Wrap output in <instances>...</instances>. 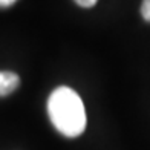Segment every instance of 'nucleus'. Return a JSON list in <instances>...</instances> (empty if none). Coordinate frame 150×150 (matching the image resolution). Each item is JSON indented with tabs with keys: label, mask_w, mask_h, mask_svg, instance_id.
Returning a JSON list of instances; mask_svg holds the SVG:
<instances>
[{
	"label": "nucleus",
	"mask_w": 150,
	"mask_h": 150,
	"mask_svg": "<svg viewBox=\"0 0 150 150\" xmlns=\"http://www.w3.org/2000/svg\"><path fill=\"white\" fill-rule=\"evenodd\" d=\"M47 113L54 127L67 138H77L86 129L84 104L71 87H57L49 95Z\"/></svg>",
	"instance_id": "f257e3e1"
},
{
	"label": "nucleus",
	"mask_w": 150,
	"mask_h": 150,
	"mask_svg": "<svg viewBox=\"0 0 150 150\" xmlns=\"http://www.w3.org/2000/svg\"><path fill=\"white\" fill-rule=\"evenodd\" d=\"M20 84L18 75L9 71H0V97L12 93Z\"/></svg>",
	"instance_id": "f03ea898"
},
{
	"label": "nucleus",
	"mask_w": 150,
	"mask_h": 150,
	"mask_svg": "<svg viewBox=\"0 0 150 150\" xmlns=\"http://www.w3.org/2000/svg\"><path fill=\"white\" fill-rule=\"evenodd\" d=\"M141 16L144 20L150 22V0H144L141 5Z\"/></svg>",
	"instance_id": "7ed1b4c3"
},
{
	"label": "nucleus",
	"mask_w": 150,
	"mask_h": 150,
	"mask_svg": "<svg viewBox=\"0 0 150 150\" xmlns=\"http://www.w3.org/2000/svg\"><path fill=\"white\" fill-rule=\"evenodd\" d=\"M97 2L98 0H75V3L83 6V8H91V6H93Z\"/></svg>",
	"instance_id": "20e7f679"
},
{
	"label": "nucleus",
	"mask_w": 150,
	"mask_h": 150,
	"mask_svg": "<svg viewBox=\"0 0 150 150\" xmlns=\"http://www.w3.org/2000/svg\"><path fill=\"white\" fill-rule=\"evenodd\" d=\"M17 0H0V6H11L14 5Z\"/></svg>",
	"instance_id": "39448f33"
}]
</instances>
